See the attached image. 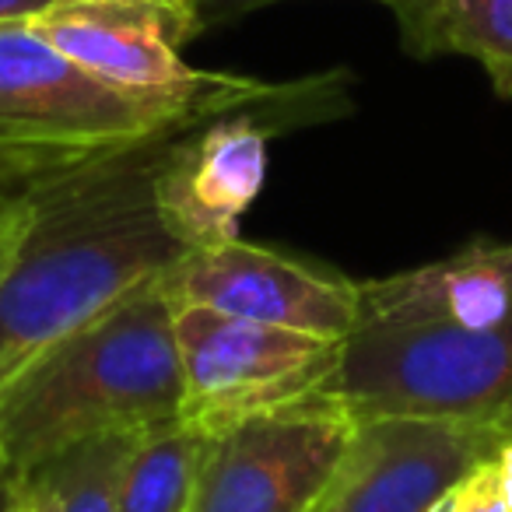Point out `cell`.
I'll list each match as a JSON object with an SVG mask.
<instances>
[{
	"instance_id": "cell-19",
	"label": "cell",
	"mask_w": 512,
	"mask_h": 512,
	"mask_svg": "<svg viewBox=\"0 0 512 512\" xmlns=\"http://www.w3.org/2000/svg\"><path fill=\"white\" fill-rule=\"evenodd\" d=\"M11 491H15V474H11L8 463H4V456H0V512H8Z\"/></svg>"
},
{
	"instance_id": "cell-14",
	"label": "cell",
	"mask_w": 512,
	"mask_h": 512,
	"mask_svg": "<svg viewBox=\"0 0 512 512\" xmlns=\"http://www.w3.org/2000/svg\"><path fill=\"white\" fill-rule=\"evenodd\" d=\"M456 512H509V505L498 495L491 460L477 463V467L456 484Z\"/></svg>"
},
{
	"instance_id": "cell-3",
	"label": "cell",
	"mask_w": 512,
	"mask_h": 512,
	"mask_svg": "<svg viewBox=\"0 0 512 512\" xmlns=\"http://www.w3.org/2000/svg\"><path fill=\"white\" fill-rule=\"evenodd\" d=\"M330 397L355 421L442 418L512 435V320L474 330L358 323Z\"/></svg>"
},
{
	"instance_id": "cell-20",
	"label": "cell",
	"mask_w": 512,
	"mask_h": 512,
	"mask_svg": "<svg viewBox=\"0 0 512 512\" xmlns=\"http://www.w3.org/2000/svg\"><path fill=\"white\" fill-rule=\"evenodd\" d=\"M148 4H158V8H165V11H176V15H186V18H193V22L200 25L197 11H193V0H148ZM200 32H204V29H200Z\"/></svg>"
},
{
	"instance_id": "cell-8",
	"label": "cell",
	"mask_w": 512,
	"mask_h": 512,
	"mask_svg": "<svg viewBox=\"0 0 512 512\" xmlns=\"http://www.w3.org/2000/svg\"><path fill=\"white\" fill-rule=\"evenodd\" d=\"M165 288L176 306H204L327 341H348L362 323L358 281L239 235L190 249L165 278Z\"/></svg>"
},
{
	"instance_id": "cell-17",
	"label": "cell",
	"mask_w": 512,
	"mask_h": 512,
	"mask_svg": "<svg viewBox=\"0 0 512 512\" xmlns=\"http://www.w3.org/2000/svg\"><path fill=\"white\" fill-rule=\"evenodd\" d=\"M8 512H50L46 495L29 481V477H15V491H11Z\"/></svg>"
},
{
	"instance_id": "cell-1",
	"label": "cell",
	"mask_w": 512,
	"mask_h": 512,
	"mask_svg": "<svg viewBox=\"0 0 512 512\" xmlns=\"http://www.w3.org/2000/svg\"><path fill=\"white\" fill-rule=\"evenodd\" d=\"M183 130L18 176L0 211V386L190 253L162 207V169Z\"/></svg>"
},
{
	"instance_id": "cell-13",
	"label": "cell",
	"mask_w": 512,
	"mask_h": 512,
	"mask_svg": "<svg viewBox=\"0 0 512 512\" xmlns=\"http://www.w3.org/2000/svg\"><path fill=\"white\" fill-rule=\"evenodd\" d=\"M204 435L169 421L141 435L127 463L116 512H186Z\"/></svg>"
},
{
	"instance_id": "cell-21",
	"label": "cell",
	"mask_w": 512,
	"mask_h": 512,
	"mask_svg": "<svg viewBox=\"0 0 512 512\" xmlns=\"http://www.w3.org/2000/svg\"><path fill=\"white\" fill-rule=\"evenodd\" d=\"M15 183H18L15 172H4V169H0V211H4V204H8L11 190H15Z\"/></svg>"
},
{
	"instance_id": "cell-7",
	"label": "cell",
	"mask_w": 512,
	"mask_h": 512,
	"mask_svg": "<svg viewBox=\"0 0 512 512\" xmlns=\"http://www.w3.org/2000/svg\"><path fill=\"white\" fill-rule=\"evenodd\" d=\"M344 85L348 78L309 99L235 109L186 127L162 169V207L172 232L190 249L235 239L242 214L264 193L271 137L295 123L337 116L344 109Z\"/></svg>"
},
{
	"instance_id": "cell-5",
	"label": "cell",
	"mask_w": 512,
	"mask_h": 512,
	"mask_svg": "<svg viewBox=\"0 0 512 512\" xmlns=\"http://www.w3.org/2000/svg\"><path fill=\"white\" fill-rule=\"evenodd\" d=\"M183 372L179 421L200 435L330 397L344 341L264 327L204 306H176Z\"/></svg>"
},
{
	"instance_id": "cell-15",
	"label": "cell",
	"mask_w": 512,
	"mask_h": 512,
	"mask_svg": "<svg viewBox=\"0 0 512 512\" xmlns=\"http://www.w3.org/2000/svg\"><path fill=\"white\" fill-rule=\"evenodd\" d=\"M267 4H281V0H193V11L200 18V29H207V25L232 22V18L267 8ZM383 4H390V0H383Z\"/></svg>"
},
{
	"instance_id": "cell-9",
	"label": "cell",
	"mask_w": 512,
	"mask_h": 512,
	"mask_svg": "<svg viewBox=\"0 0 512 512\" xmlns=\"http://www.w3.org/2000/svg\"><path fill=\"white\" fill-rule=\"evenodd\" d=\"M509 435L442 418L358 421L334 488L316 512H428Z\"/></svg>"
},
{
	"instance_id": "cell-16",
	"label": "cell",
	"mask_w": 512,
	"mask_h": 512,
	"mask_svg": "<svg viewBox=\"0 0 512 512\" xmlns=\"http://www.w3.org/2000/svg\"><path fill=\"white\" fill-rule=\"evenodd\" d=\"M60 0H0V25L15 22H36L46 11L57 8Z\"/></svg>"
},
{
	"instance_id": "cell-10",
	"label": "cell",
	"mask_w": 512,
	"mask_h": 512,
	"mask_svg": "<svg viewBox=\"0 0 512 512\" xmlns=\"http://www.w3.org/2000/svg\"><path fill=\"white\" fill-rule=\"evenodd\" d=\"M362 323L498 327L512 320V242L474 239L414 271L358 281Z\"/></svg>"
},
{
	"instance_id": "cell-12",
	"label": "cell",
	"mask_w": 512,
	"mask_h": 512,
	"mask_svg": "<svg viewBox=\"0 0 512 512\" xmlns=\"http://www.w3.org/2000/svg\"><path fill=\"white\" fill-rule=\"evenodd\" d=\"M141 435L144 432L95 435L57 453L25 477L46 495L50 512H116L123 474Z\"/></svg>"
},
{
	"instance_id": "cell-18",
	"label": "cell",
	"mask_w": 512,
	"mask_h": 512,
	"mask_svg": "<svg viewBox=\"0 0 512 512\" xmlns=\"http://www.w3.org/2000/svg\"><path fill=\"white\" fill-rule=\"evenodd\" d=\"M491 474H495L498 495H502V502L509 505V512H512V435L495 449V456H491Z\"/></svg>"
},
{
	"instance_id": "cell-6",
	"label": "cell",
	"mask_w": 512,
	"mask_h": 512,
	"mask_svg": "<svg viewBox=\"0 0 512 512\" xmlns=\"http://www.w3.org/2000/svg\"><path fill=\"white\" fill-rule=\"evenodd\" d=\"M355 432L341 400L316 397L204 435L186 512H316Z\"/></svg>"
},
{
	"instance_id": "cell-11",
	"label": "cell",
	"mask_w": 512,
	"mask_h": 512,
	"mask_svg": "<svg viewBox=\"0 0 512 512\" xmlns=\"http://www.w3.org/2000/svg\"><path fill=\"white\" fill-rule=\"evenodd\" d=\"M404 53L467 57L484 67L498 99H512V0H390Z\"/></svg>"
},
{
	"instance_id": "cell-2",
	"label": "cell",
	"mask_w": 512,
	"mask_h": 512,
	"mask_svg": "<svg viewBox=\"0 0 512 512\" xmlns=\"http://www.w3.org/2000/svg\"><path fill=\"white\" fill-rule=\"evenodd\" d=\"M176 302L165 281L64 334L0 386V456L15 477L95 435L179 421Z\"/></svg>"
},
{
	"instance_id": "cell-4",
	"label": "cell",
	"mask_w": 512,
	"mask_h": 512,
	"mask_svg": "<svg viewBox=\"0 0 512 512\" xmlns=\"http://www.w3.org/2000/svg\"><path fill=\"white\" fill-rule=\"evenodd\" d=\"M207 123V120H204ZM193 120L106 85L29 22L0 25V169L36 176L99 158Z\"/></svg>"
},
{
	"instance_id": "cell-22",
	"label": "cell",
	"mask_w": 512,
	"mask_h": 512,
	"mask_svg": "<svg viewBox=\"0 0 512 512\" xmlns=\"http://www.w3.org/2000/svg\"><path fill=\"white\" fill-rule=\"evenodd\" d=\"M428 512H456V488L449 491V495H442L439 502H435V505H432V509H428Z\"/></svg>"
}]
</instances>
